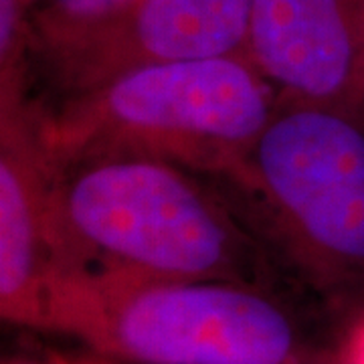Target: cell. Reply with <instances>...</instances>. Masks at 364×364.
<instances>
[{
  "instance_id": "obj_1",
  "label": "cell",
  "mask_w": 364,
  "mask_h": 364,
  "mask_svg": "<svg viewBox=\"0 0 364 364\" xmlns=\"http://www.w3.org/2000/svg\"><path fill=\"white\" fill-rule=\"evenodd\" d=\"M53 223L61 273L259 286L265 257L229 208L158 158L109 156L57 170Z\"/></svg>"
},
{
  "instance_id": "obj_2",
  "label": "cell",
  "mask_w": 364,
  "mask_h": 364,
  "mask_svg": "<svg viewBox=\"0 0 364 364\" xmlns=\"http://www.w3.org/2000/svg\"><path fill=\"white\" fill-rule=\"evenodd\" d=\"M279 93L247 59L154 63L35 107L55 170L109 156L158 158L227 178L267 126Z\"/></svg>"
},
{
  "instance_id": "obj_3",
  "label": "cell",
  "mask_w": 364,
  "mask_h": 364,
  "mask_svg": "<svg viewBox=\"0 0 364 364\" xmlns=\"http://www.w3.org/2000/svg\"><path fill=\"white\" fill-rule=\"evenodd\" d=\"M49 332L140 364H291L296 318L261 286L142 279L109 272L59 273Z\"/></svg>"
},
{
  "instance_id": "obj_4",
  "label": "cell",
  "mask_w": 364,
  "mask_h": 364,
  "mask_svg": "<svg viewBox=\"0 0 364 364\" xmlns=\"http://www.w3.org/2000/svg\"><path fill=\"white\" fill-rule=\"evenodd\" d=\"M326 289L364 287V116L279 95L227 178Z\"/></svg>"
},
{
  "instance_id": "obj_5",
  "label": "cell",
  "mask_w": 364,
  "mask_h": 364,
  "mask_svg": "<svg viewBox=\"0 0 364 364\" xmlns=\"http://www.w3.org/2000/svg\"><path fill=\"white\" fill-rule=\"evenodd\" d=\"M253 0H138L130 13L35 59L65 97L154 63L247 59Z\"/></svg>"
},
{
  "instance_id": "obj_6",
  "label": "cell",
  "mask_w": 364,
  "mask_h": 364,
  "mask_svg": "<svg viewBox=\"0 0 364 364\" xmlns=\"http://www.w3.org/2000/svg\"><path fill=\"white\" fill-rule=\"evenodd\" d=\"M247 61L279 95L364 116V0H253Z\"/></svg>"
},
{
  "instance_id": "obj_7",
  "label": "cell",
  "mask_w": 364,
  "mask_h": 364,
  "mask_svg": "<svg viewBox=\"0 0 364 364\" xmlns=\"http://www.w3.org/2000/svg\"><path fill=\"white\" fill-rule=\"evenodd\" d=\"M0 314L23 328L47 330L59 277L53 223L57 170L37 136L35 105L0 117Z\"/></svg>"
},
{
  "instance_id": "obj_8",
  "label": "cell",
  "mask_w": 364,
  "mask_h": 364,
  "mask_svg": "<svg viewBox=\"0 0 364 364\" xmlns=\"http://www.w3.org/2000/svg\"><path fill=\"white\" fill-rule=\"evenodd\" d=\"M138 0H33L31 63L130 13Z\"/></svg>"
},
{
  "instance_id": "obj_9",
  "label": "cell",
  "mask_w": 364,
  "mask_h": 364,
  "mask_svg": "<svg viewBox=\"0 0 364 364\" xmlns=\"http://www.w3.org/2000/svg\"><path fill=\"white\" fill-rule=\"evenodd\" d=\"M33 0H0V117L25 109Z\"/></svg>"
},
{
  "instance_id": "obj_10",
  "label": "cell",
  "mask_w": 364,
  "mask_h": 364,
  "mask_svg": "<svg viewBox=\"0 0 364 364\" xmlns=\"http://www.w3.org/2000/svg\"><path fill=\"white\" fill-rule=\"evenodd\" d=\"M340 364H364V314L350 326L338 350Z\"/></svg>"
},
{
  "instance_id": "obj_11",
  "label": "cell",
  "mask_w": 364,
  "mask_h": 364,
  "mask_svg": "<svg viewBox=\"0 0 364 364\" xmlns=\"http://www.w3.org/2000/svg\"><path fill=\"white\" fill-rule=\"evenodd\" d=\"M291 364H340L338 352L336 354H318V356H299Z\"/></svg>"
},
{
  "instance_id": "obj_12",
  "label": "cell",
  "mask_w": 364,
  "mask_h": 364,
  "mask_svg": "<svg viewBox=\"0 0 364 364\" xmlns=\"http://www.w3.org/2000/svg\"><path fill=\"white\" fill-rule=\"evenodd\" d=\"M11 364H33V363H11Z\"/></svg>"
}]
</instances>
